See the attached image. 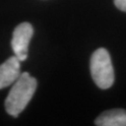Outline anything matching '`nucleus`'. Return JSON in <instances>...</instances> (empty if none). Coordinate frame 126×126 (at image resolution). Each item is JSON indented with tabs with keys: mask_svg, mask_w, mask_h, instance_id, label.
I'll list each match as a JSON object with an SVG mask.
<instances>
[{
	"mask_svg": "<svg viewBox=\"0 0 126 126\" xmlns=\"http://www.w3.org/2000/svg\"><path fill=\"white\" fill-rule=\"evenodd\" d=\"M91 74L100 89H108L114 83V70L111 58L105 48H99L91 57Z\"/></svg>",
	"mask_w": 126,
	"mask_h": 126,
	"instance_id": "2",
	"label": "nucleus"
},
{
	"mask_svg": "<svg viewBox=\"0 0 126 126\" xmlns=\"http://www.w3.org/2000/svg\"><path fill=\"white\" fill-rule=\"evenodd\" d=\"M98 126H126V110L115 108L100 114L94 121Z\"/></svg>",
	"mask_w": 126,
	"mask_h": 126,
	"instance_id": "5",
	"label": "nucleus"
},
{
	"mask_svg": "<svg viewBox=\"0 0 126 126\" xmlns=\"http://www.w3.org/2000/svg\"><path fill=\"white\" fill-rule=\"evenodd\" d=\"M36 86L37 82L34 77L27 72L21 73L6 98V111L12 117H18L32 99Z\"/></svg>",
	"mask_w": 126,
	"mask_h": 126,
	"instance_id": "1",
	"label": "nucleus"
},
{
	"mask_svg": "<svg viewBox=\"0 0 126 126\" xmlns=\"http://www.w3.org/2000/svg\"><path fill=\"white\" fill-rule=\"evenodd\" d=\"M34 34L33 26L29 23H20L14 29L11 47L14 55L21 61L23 62L28 56V47Z\"/></svg>",
	"mask_w": 126,
	"mask_h": 126,
	"instance_id": "3",
	"label": "nucleus"
},
{
	"mask_svg": "<svg viewBox=\"0 0 126 126\" xmlns=\"http://www.w3.org/2000/svg\"><path fill=\"white\" fill-rule=\"evenodd\" d=\"M21 75V61L15 55L0 64V90L12 85Z\"/></svg>",
	"mask_w": 126,
	"mask_h": 126,
	"instance_id": "4",
	"label": "nucleus"
},
{
	"mask_svg": "<svg viewBox=\"0 0 126 126\" xmlns=\"http://www.w3.org/2000/svg\"><path fill=\"white\" fill-rule=\"evenodd\" d=\"M114 4L120 10L126 12V0H114Z\"/></svg>",
	"mask_w": 126,
	"mask_h": 126,
	"instance_id": "6",
	"label": "nucleus"
}]
</instances>
